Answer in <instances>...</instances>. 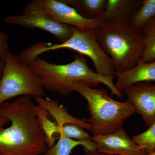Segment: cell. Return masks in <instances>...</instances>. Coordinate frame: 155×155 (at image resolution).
<instances>
[{"instance_id": "obj_1", "label": "cell", "mask_w": 155, "mask_h": 155, "mask_svg": "<svg viewBox=\"0 0 155 155\" xmlns=\"http://www.w3.org/2000/svg\"><path fill=\"white\" fill-rule=\"evenodd\" d=\"M35 106L28 95L0 105V117L11 123L6 128L0 126V155H41L46 151Z\"/></svg>"}, {"instance_id": "obj_2", "label": "cell", "mask_w": 155, "mask_h": 155, "mask_svg": "<svg viewBox=\"0 0 155 155\" xmlns=\"http://www.w3.org/2000/svg\"><path fill=\"white\" fill-rule=\"evenodd\" d=\"M28 64L40 78L45 89L61 95H68L74 92L73 84L81 81L90 87L102 84L113 95L119 98L124 96L116 88L113 82L114 77H103L94 72L89 67L85 56L81 54H76L74 61L64 65L52 64L39 57Z\"/></svg>"}, {"instance_id": "obj_3", "label": "cell", "mask_w": 155, "mask_h": 155, "mask_svg": "<svg viewBox=\"0 0 155 155\" xmlns=\"http://www.w3.org/2000/svg\"><path fill=\"white\" fill-rule=\"evenodd\" d=\"M72 88L87 101L91 116L87 122L93 137L114 133L135 113L128 102L115 101L105 90L92 88L81 81L73 84Z\"/></svg>"}, {"instance_id": "obj_4", "label": "cell", "mask_w": 155, "mask_h": 155, "mask_svg": "<svg viewBox=\"0 0 155 155\" xmlns=\"http://www.w3.org/2000/svg\"><path fill=\"white\" fill-rule=\"evenodd\" d=\"M98 41L110 58L115 72L133 68L141 58L144 39L130 24L108 23L94 29Z\"/></svg>"}, {"instance_id": "obj_5", "label": "cell", "mask_w": 155, "mask_h": 155, "mask_svg": "<svg viewBox=\"0 0 155 155\" xmlns=\"http://www.w3.org/2000/svg\"><path fill=\"white\" fill-rule=\"evenodd\" d=\"M72 27V35L66 41L53 44L46 42H38L23 50V57L27 61L31 62L46 52L69 49L90 58L97 74L103 77H114L115 71L110 58L100 45L94 29L81 31L74 26Z\"/></svg>"}, {"instance_id": "obj_6", "label": "cell", "mask_w": 155, "mask_h": 155, "mask_svg": "<svg viewBox=\"0 0 155 155\" xmlns=\"http://www.w3.org/2000/svg\"><path fill=\"white\" fill-rule=\"evenodd\" d=\"M44 97L45 88L40 78L19 56L8 51L4 59L0 79V105L18 96Z\"/></svg>"}, {"instance_id": "obj_7", "label": "cell", "mask_w": 155, "mask_h": 155, "mask_svg": "<svg viewBox=\"0 0 155 155\" xmlns=\"http://www.w3.org/2000/svg\"><path fill=\"white\" fill-rule=\"evenodd\" d=\"M4 20L6 24L45 31L61 43L67 40L73 33L72 26L58 22L37 0L31 1L25 6L22 15L6 16Z\"/></svg>"}, {"instance_id": "obj_8", "label": "cell", "mask_w": 155, "mask_h": 155, "mask_svg": "<svg viewBox=\"0 0 155 155\" xmlns=\"http://www.w3.org/2000/svg\"><path fill=\"white\" fill-rule=\"evenodd\" d=\"M122 93L135 113L141 116L146 125L150 127L155 122V84L150 82L136 84Z\"/></svg>"}, {"instance_id": "obj_9", "label": "cell", "mask_w": 155, "mask_h": 155, "mask_svg": "<svg viewBox=\"0 0 155 155\" xmlns=\"http://www.w3.org/2000/svg\"><path fill=\"white\" fill-rule=\"evenodd\" d=\"M37 1L58 22L74 26L81 31L94 29L104 24L101 18L87 19L82 17L62 0Z\"/></svg>"}, {"instance_id": "obj_10", "label": "cell", "mask_w": 155, "mask_h": 155, "mask_svg": "<svg viewBox=\"0 0 155 155\" xmlns=\"http://www.w3.org/2000/svg\"><path fill=\"white\" fill-rule=\"evenodd\" d=\"M98 152L107 155H144L140 148L121 128L114 133L92 137Z\"/></svg>"}, {"instance_id": "obj_11", "label": "cell", "mask_w": 155, "mask_h": 155, "mask_svg": "<svg viewBox=\"0 0 155 155\" xmlns=\"http://www.w3.org/2000/svg\"><path fill=\"white\" fill-rule=\"evenodd\" d=\"M140 0H107L101 18L104 24H130L131 19L140 8Z\"/></svg>"}, {"instance_id": "obj_12", "label": "cell", "mask_w": 155, "mask_h": 155, "mask_svg": "<svg viewBox=\"0 0 155 155\" xmlns=\"http://www.w3.org/2000/svg\"><path fill=\"white\" fill-rule=\"evenodd\" d=\"M115 86L122 93L136 84L155 81V61L145 63L140 59L133 68L125 72H115Z\"/></svg>"}, {"instance_id": "obj_13", "label": "cell", "mask_w": 155, "mask_h": 155, "mask_svg": "<svg viewBox=\"0 0 155 155\" xmlns=\"http://www.w3.org/2000/svg\"><path fill=\"white\" fill-rule=\"evenodd\" d=\"M35 99L38 104L44 108L49 115L54 118L59 127L66 124H72L78 125L83 129L90 130V125L87 120L78 119L70 115L67 108L59 104L57 100L44 97H35Z\"/></svg>"}, {"instance_id": "obj_14", "label": "cell", "mask_w": 155, "mask_h": 155, "mask_svg": "<svg viewBox=\"0 0 155 155\" xmlns=\"http://www.w3.org/2000/svg\"><path fill=\"white\" fill-rule=\"evenodd\" d=\"M58 139L57 143L47 149L43 155H71L73 149L78 146L83 147L85 153L97 151L96 146L92 140L78 141L62 134H60Z\"/></svg>"}, {"instance_id": "obj_15", "label": "cell", "mask_w": 155, "mask_h": 155, "mask_svg": "<svg viewBox=\"0 0 155 155\" xmlns=\"http://www.w3.org/2000/svg\"><path fill=\"white\" fill-rule=\"evenodd\" d=\"M87 19L101 18L105 8L107 0H62Z\"/></svg>"}, {"instance_id": "obj_16", "label": "cell", "mask_w": 155, "mask_h": 155, "mask_svg": "<svg viewBox=\"0 0 155 155\" xmlns=\"http://www.w3.org/2000/svg\"><path fill=\"white\" fill-rule=\"evenodd\" d=\"M35 113L39 125L44 135L46 143L49 148H51L59 139V127L55 122H53L49 119L48 113L41 106L36 105Z\"/></svg>"}, {"instance_id": "obj_17", "label": "cell", "mask_w": 155, "mask_h": 155, "mask_svg": "<svg viewBox=\"0 0 155 155\" xmlns=\"http://www.w3.org/2000/svg\"><path fill=\"white\" fill-rule=\"evenodd\" d=\"M155 18V0H143L140 8L134 15L130 25L141 32L149 21Z\"/></svg>"}, {"instance_id": "obj_18", "label": "cell", "mask_w": 155, "mask_h": 155, "mask_svg": "<svg viewBox=\"0 0 155 155\" xmlns=\"http://www.w3.org/2000/svg\"><path fill=\"white\" fill-rule=\"evenodd\" d=\"M144 39V49L140 60L145 63L155 61V18L141 30Z\"/></svg>"}, {"instance_id": "obj_19", "label": "cell", "mask_w": 155, "mask_h": 155, "mask_svg": "<svg viewBox=\"0 0 155 155\" xmlns=\"http://www.w3.org/2000/svg\"><path fill=\"white\" fill-rule=\"evenodd\" d=\"M132 140L145 154L155 150V122L142 133L134 136Z\"/></svg>"}, {"instance_id": "obj_20", "label": "cell", "mask_w": 155, "mask_h": 155, "mask_svg": "<svg viewBox=\"0 0 155 155\" xmlns=\"http://www.w3.org/2000/svg\"><path fill=\"white\" fill-rule=\"evenodd\" d=\"M60 134L78 141L92 140V137L82 127L72 124H67L59 127ZM60 136V135H59Z\"/></svg>"}, {"instance_id": "obj_21", "label": "cell", "mask_w": 155, "mask_h": 155, "mask_svg": "<svg viewBox=\"0 0 155 155\" xmlns=\"http://www.w3.org/2000/svg\"><path fill=\"white\" fill-rule=\"evenodd\" d=\"M8 36L0 31V74L2 76L4 67V59L8 50Z\"/></svg>"}, {"instance_id": "obj_22", "label": "cell", "mask_w": 155, "mask_h": 155, "mask_svg": "<svg viewBox=\"0 0 155 155\" xmlns=\"http://www.w3.org/2000/svg\"><path fill=\"white\" fill-rule=\"evenodd\" d=\"M10 122L8 119L4 117H0V126H4Z\"/></svg>"}, {"instance_id": "obj_23", "label": "cell", "mask_w": 155, "mask_h": 155, "mask_svg": "<svg viewBox=\"0 0 155 155\" xmlns=\"http://www.w3.org/2000/svg\"><path fill=\"white\" fill-rule=\"evenodd\" d=\"M83 155H107L98 152L97 151H95L93 152H90L85 153V154Z\"/></svg>"}, {"instance_id": "obj_24", "label": "cell", "mask_w": 155, "mask_h": 155, "mask_svg": "<svg viewBox=\"0 0 155 155\" xmlns=\"http://www.w3.org/2000/svg\"><path fill=\"white\" fill-rule=\"evenodd\" d=\"M144 155H155V150L152 152L146 154Z\"/></svg>"}, {"instance_id": "obj_25", "label": "cell", "mask_w": 155, "mask_h": 155, "mask_svg": "<svg viewBox=\"0 0 155 155\" xmlns=\"http://www.w3.org/2000/svg\"><path fill=\"white\" fill-rule=\"evenodd\" d=\"M1 75L0 74V79H1Z\"/></svg>"}]
</instances>
